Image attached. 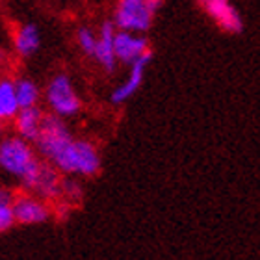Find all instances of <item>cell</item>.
<instances>
[{
  "label": "cell",
  "instance_id": "obj_4",
  "mask_svg": "<svg viewBox=\"0 0 260 260\" xmlns=\"http://www.w3.org/2000/svg\"><path fill=\"white\" fill-rule=\"evenodd\" d=\"M41 99L50 110V114L58 115L61 119L75 117L82 110V99L67 73H58L52 76L45 86Z\"/></svg>",
  "mask_w": 260,
  "mask_h": 260
},
{
  "label": "cell",
  "instance_id": "obj_13",
  "mask_svg": "<svg viewBox=\"0 0 260 260\" xmlns=\"http://www.w3.org/2000/svg\"><path fill=\"white\" fill-rule=\"evenodd\" d=\"M15 84V95L19 108H30V106H39L43 89L39 87L38 82H34L28 76H19L13 80Z\"/></svg>",
  "mask_w": 260,
  "mask_h": 260
},
{
  "label": "cell",
  "instance_id": "obj_15",
  "mask_svg": "<svg viewBox=\"0 0 260 260\" xmlns=\"http://www.w3.org/2000/svg\"><path fill=\"white\" fill-rule=\"evenodd\" d=\"M95 43H97V30L93 26H80L76 30V45H78V49L87 56V58H91L93 50H95Z\"/></svg>",
  "mask_w": 260,
  "mask_h": 260
},
{
  "label": "cell",
  "instance_id": "obj_16",
  "mask_svg": "<svg viewBox=\"0 0 260 260\" xmlns=\"http://www.w3.org/2000/svg\"><path fill=\"white\" fill-rule=\"evenodd\" d=\"M60 199L67 201V203H71L73 206L80 203L82 186H80V182H78L76 179H73L71 175H67V177L61 179V197Z\"/></svg>",
  "mask_w": 260,
  "mask_h": 260
},
{
  "label": "cell",
  "instance_id": "obj_5",
  "mask_svg": "<svg viewBox=\"0 0 260 260\" xmlns=\"http://www.w3.org/2000/svg\"><path fill=\"white\" fill-rule=\"evenodd\" d=\"M11 212H13L15 223L19 225H39L52 216V208L49 206V203L30 191L13 195Z\"/></svg>",
  "mask_w": 260,
  "mask_h": 260
},
{
  "label": "cell",
  "instance_id": "obj_11",
  "mask_svg": "<svg viewBox=\"0 0 260 260\" xmlns=\"http://www.w3.org/2000/svg\"><path fill=\"white\" fill-rule=\"evenodd\" d=\"M11 43H13V50L17 52V56L32 58L41 49V30L34 22H22L15 28Z\"/></svg>",
  "mask_w": 260,
  "mask_h": 260
},
{
  "label": "cell",
  "instance_id": "obj_12",
  "mask_svg": "<svg viewBox=\"0 0 260 260\" xmlns=\"http://www.w3.org/2000/svg\"><path fill=\"white\" fill-rule=\"evenodd\" d=\"M45 114L43 110L39 106H30V108H21L17 112V115L13 117V128H15V134L22 140L34 141L38 140L39 130H41V125H43Z\"/></svg>",
  "mask_w": 260,
  "mask_h": 260
},
{
  "label": "cell",
  "instance_id": "obj_19",
  "mask_svg": "<svg viewBox=\"0 0 260 260\" xmlns=\"http://www.w3.org/2000/svg\"><path fill=\"white\" fill-rule=\"evenodd\" d=\"M4 61H6V54L4 50H0V67H4Z\"/></svg>",
  "mask_w": 260,
  "mask_h": 260
},
{
  "label": "cell",
  "instance_id": "obj_10",
  "mask_svg": "<svg viewBox=\"0 0 260 260\" xmlns=\"http://www.w3.org/2000/svg\"><path fill=\"white\" fill-rule=\"evenodd\" d=\"M149 61H151V58H143V60H138L128 65V75H126L125 80L119 82L114 87V91L110 95V103L119 106V104H125L126 101L134 97L138 89L141 87V84H143V80H145V71Z\"/></svg>",
  "mask_w": 260,
  "mask_h": 260
},
{
  "label": "cell",
  "instance_id": "obj_3",
  "mask_svg": "<svg viewBox=\"0 0 260 260\" xmlns=\"http://www.w3.org/2000/svg\"><path fill=\"white\" fill-rule=\"evenodd\" d=\"M162 8V0H117L112 13L115 30L147 34Z\"/></svg>",
  "mask_w": 260,
  "mask_h": 260
},
{
  "label": "cell",
  "instance_id": "obj_9",
  "mask_svg": "<svg viewBox=\"0 0 260 260\" xmlns=\"http://www.w3.org/2000/svg\"><path fill=\"white\" fill-rule=\"evenodd\" d=\"M114 36H115V26L112 21H104L97 30V43H95V50L91 54V60L97 61V65L104 73H114L117 69V58H115L114 50Z\"/></svg>",
  "mask_w": 260,
  "mask_h": 260
},
{
  "label": "cell",
  "instance_id": "obj_2",
  "mask_svg": "<svg viewBox=\"0 0 260 260\" xmlns=\"http://www.w3.org/2000/svg\"><path fill=\"white\" fill-rule=\"evenodd\" d=\"M39 166L41 158L30 141L22 140L17 134L0 140V168L15 177L26 191L38 175Z\"/></svg>",
  "mask_w": 260,
  "mask_h": 260
},
{
  "label": "cell",
  "instance_id": "obj_17",
  "mask_svg": "<svg viewBox=\"0 0 260 260\" xmlns=\"http://www.w3.org/2000/svg\"><path fill=\"white\" fill-rule=\"evenodd\" d=\"M13 225H15V219H13L11 206H0V234L10 231Z\"/></svg>",
  "mask_w": 260,
  "mask_h": 260
},
{
  "label": "cell",
  "instance_id": "obj_8",
  "mask_svg": "<svg viewBox=\"0 0 260 260\" xmlns=\"http://www.w3.org/2000/svg\"><path fill=\"white\" fill-rule=\"evenodd\" d=\"M61 173L54 166H50L49 162L41 160V166L38 169V175L34 179L32 186H30V193L38 195L47 203H54L61 197Z\"/></svg>",
  "mask_w": 260,
  "mask_h": 260
},
{
  "label": "cell",
  "instance_id": "obj_18",
  "mask_svg": "<svg viewBox=\"0 0 260 260\" xmlns=\"http://www.w3.org/2000/svg\"><path fill=\"white\" fill-rule=\"evenodd\" d=\"M11 201H13V193L6 188H0V206H11Z\"/></svg>",
  "mask_w": 260,
  "mask_h": 260
},
{
  "label": "cell",
  "instance_id": "obj_20",
  "mask_svg": "<svg viewBox=\"0 0 260 260\" xmlns=\"http://www.w3.org/2000/svg\"><path fill=\"white\" fill-rule=\"evenodd\" d=\"M2 132H4V121L0 119V136H2Z\"/></svg>",
  "mask_w": 260,
  "mask_h": 260
},
{
  "label": "cell",
  "instance_id": "obj_14",
  "mask_svg": "<svg viewBox=\"0 0 260 260\" xmlns=\"http://www.w3.org/2000/svg\"><path fill=\"white\" fill-rule=\"evenodd\" d=\"M19 103H17V95H15V84H13V78H8V76H2L0 78V119L11 121L19 112Z\"/></svg>",
  "mask_w": 260,
  "mask_h": 260
},
{
  "label": "cell",
  "instance_id": "obj_1",
  "mask_svg": "<svg viewBox=\"0 0 260 260\" xmlns=\"http://www.w3.org/2000/svg\"><path fill=\"white\" fill-rule=\"evenodd\" d=\"M34 145L39 156L61 175L95 177L103 166L97 145L84 138H75L65 119L58 115H45Z\"/></svg>",
  "mask_w": 260,
  "mask_h": 260
},
{
  "label": "cell",
  "instance_id": "obj_7",
  "mask_svg": "<svg viewBox=\"0 0 260 260\" xmlns=\"http://www.w3.org/2000/svg\"><path fill=\"white\" fill-rule=\"evenodd\" d=\"M206 15L227 34H240L244 30V19L233 0H195Z\"/></svg>",
  "mask_w": 260,
  "mask_h": 260
},
{
  "label": "cell",
  "instance_id": "obj_6",
  "mask_svg": "<svg viewBox=\"0 0 260 260\" xmlns=\"http://www.w3.org/2000/svg\"><path fill=\"white\" fill-rule=\"evenodd\" d=\"M114 50L117 63L130 65L143 58H152L151 47L147 41L145 34H132L125 30H115L114 36Z\"/></svg>",
  "mask_w": 260,
  "mask_h": 260
}]
</instances>
